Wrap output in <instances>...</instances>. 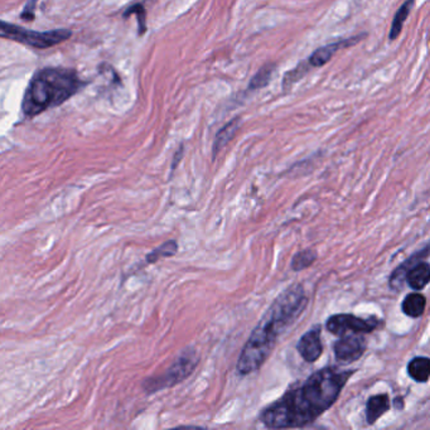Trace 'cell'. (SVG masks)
<instances>
[{
  "mask_svg": "<svg viewBox=\"0 0 430 430\" xmlns=\"http://www.w3.org/2000/svg\"><path fill=\"white\" fill-rule=\"evenodd\" d=\"M354 372L336 368L319 370L264 409L260 422L270 429L302 428L313 423L337 402Z\"/></svg>",
  "mask_w": 430,
  "mask_h": 430,
  "instance_id": "1",
  "label": "cell"
},
{
  "mask_svg": "<svg viewBox=\"0 0 430 430\" xmlns=\"http://www.w3.org/2000/svg\"><path fill=\"white\" fill-rule=\"evenodd\" d=\"M307 304L308 298L303 285H291L280 293L243 345L236 365L237 372L246 376L261 368L279 337L304 312Z\"/></svg>",
  "mask_w": 430,
  "mask_h": 430,
  "instance_id": "2",
  "label": "cell"
},
{
  "mask_svg": "<svg viewBox=\"0 0 430 430\" xmlns=\"http://www.w3.org/2000/svg\"><path fill=\"white\" fill-rule=\"evenodd\" d=\"M83 83L75 71L67 69H44L31 80L22 109L24 115L35 117L63 104L81 89Z\"/></svg>",
  "mask_w": 430,
  "mask_h": 430,
  "instance_id": "3",
  "label": "cell"
},
{
  "mask_svg": "<svg viewBox=\"0 0 430 430\" xmlns=\"http://www.w3.org/2000/svg\"><path fill=\"white\" fill-rule=\"evenodd\" d=\"M200 362V356L194 348H186L182 354L175 359L172 366L166 370V372L160 376L149 377L143 382V388L148 395L158 393L160 390L172 388L174 385L184 381L189 375L192 374L194 368H197Z\"/></svg>",
  "mask_w": 430,
  "mask_h": 430,
  "instance_id": "4",
  "label": "cell"
},
{
  "mask_svg": "<svg viewBox=\"0 0 430 430\" xmlns=\"http://www.w3.org/2000/svg\"><path fill=\"white\" fill-rule=\"evenodd\" d=\"M0 35L3 38L27 44L33 49H44L53 47L55 44L69 40L72 35V32L69 29L35 32V31H28L26 28L14 26V24H9L7 22H1Z\"/></svg>",
  "mask_w": 430,
  "mask_h": 430,
  "instance_id": "5",
  "label": "cell"
},
{
  "mask_svg": "<svg viewBox=\"0 0 430 430\" xmlns=\"http://www.w3.org/2000/svg\"><path fill=\"white\" fill-rule=\"evenodd\" d=\"M379 325H380V320L375 317L361 318L354 314L342 313V314H334L327 319L326 328L328 332L342 337L345 334H352V333L365 334V333L374 332Z\"/></svg>",
  "mask_w": 430,
  "mask_h": 430,
  "instance_id": "6",
  "label": "cell"
},
{
  "mask_svg": "<svg viewBox=\"0 0 430 430\" xmlns=\"http://www.w3.org/2000/svg\"><path fill=\"white\" fill-rule=\"evenodd\" d=\"M366 351V341L362 334L352 333L345 334L337 341L333 347V352L336 360L342 363H351L360 360L362 354Z\"/></svg>",
  "mask_w": 430,
  "mask_h": 430,
  "instance_id": "7",
  "label": "cell"
},
{
  "mask_svg": "<svg viewBox=\"0 0 430 430\" xmlns=\"http://www.w3.org/2000/svg\"><path fill=\"white\" fill-rule=\"evenodd\" d=\"M320 326L313 327L311 331L305 332L297 345L298 354L307 362H316L323 354V345L320 340Z\"/></svg>",
  "mask_w": 430,
  "mask_h": 430,
  "instance_id": "8",
  "label": "cell"
},
{
  "mask_svg": "<svg viewBox=\"0 0 430 430\" xmlns=\"http://www.w3.org/2000/svg\"><path fill=\"white\" fill-rule=\"evenodd\" d=\"M362 37H365V35H357V37H354V38L346 40V41L336 42V43H331V44L323 46V47H320V49H316V51L313 52L312 55H311L307 61L311 64V67H322V66H325V64L332 58L334 53H336L338 49H345V47H348V46H352L354 43H357V42L360 41Z\"/></svg>",
  "mask_w": 430,
  "mask_h": 430,
  "instance_id": "9",
  "label": "cell"
},
{
  "mask_svg": "<svg viewBox=\"0 0 430 430\" xmlns=\"http://www.w3.org/2000/svg\"><path fill=\"white\" fill-rule=\"evenodd\" d=\"M430 255V246L422 250L420 252H416L415 255L410 257L409 260H406L405 263H402L400 266H397L394 273L391 274L390 280H388V284L391 286V289L397 291V289H402V285L406 280V275L409 273L410 269L415 265V264L422 261V257H427Z\"/></svg>",
  "mask_w": 430,
  "mask_h": 430,
  "instance_id": "10",
  "label": "cell"
},
{
  "mask_svg": "<svg viewBox=\"0 0 430 430\" xmlns=\"http://www.w3.org/2000/svg\"><path fill=\"white\" fill-rule=\"evenodd\" d=\"M390 408V397L388 394H377L368 397L366 402V420L370 425L376 423Z\"/></svg>",
  "mask_w": 430,
  "mask_h": 430,
  "instance_id": "11",
  "label": "cell"
},
{
  "mask_svg": "<svg viewBox=\"0 0 430 430\" xmlns=\"http://www.w3.org/2000/svg\"><path fill=\"white\" fill-rule=\"evenodd\" d=\"M406 282L414 291L424 289L430 283V264L423 260L415 264L408 273Z\"/></svg>",
  "mask_w": 430,
  "mask_h": 430,
  "instance_id": "12",
  "label": "cell"
},
{
  "mask_svg": "<svg viewBox=\"0 0 430 430\" xmlns=\"http://www.w3.org/2000/svg\"><path fill=\"white\" fill-rule=\"evenodd\" d=\"M427 307V299L420 293H410L402 300V312L411 318H419L423 316Z\"/></svg>",
  "mask_w": 430,
  "mask_h": 430,
  "instance_id": "13",
  "label": "cell"
},
{
  "mask_svg": "<svg viewBox=\"0 0 430 430\" xmlns=\"http://www.w3.org/2000/svg\"><path fill=\"white\" fill-rule=\"evenodd\" d=\"M408 374L416 382L428 381L430 377V359L429 357H414L408 363Z\"/></svg>",
  "mask_w": 430,
  "mask_h": 430,
  "instance_id": "14",
  "label": "cell"
},
{
  "mask_svg": "<svg viewBox=\"0 0 430 430\" xmlns=\"http://www.w3.org/2000/svg\"><path fill=\"white\" fill-rule=\"evenodd\" d=\"M413 7H414V0H406L402 7L399 8V10L396 12L395 17H394L391 28H390V33H388L390 41H394L402 33V26L406 21V18L409 17L410 10Z\"/></svg>",
  "mask_w": 430,
  "mask_h": 430,
  "instance_id": "15",
  "label": "cell"
},
{
  "mask_svg": "<svg viewBox=\"0 0 430 430\" xmlns=\"http://www.w3.org/2000/svg\"><path fill=\"white\" fill-rule=\"evenodd\" d=\"M239 121H240V119H234L226 126H223L218 134L216 135L215 144H214V157H216L217 153L220 152L222 148L226 146L231 139L234 138L235 132H237V129L240 126Z\"/></svg>",
  "mask_w": 430,
  "mask_h": 430,
  "instance_id": "16",
  "label": "cell"
},
{
  "mask_svg": "<svg viewBox=\"0 0 430 430\" xmlns=\"http://www.w3.org/2000/svg\"><path fill=\"white\" fill-rule=\"evenodd\" d=\"M178 251V243L174 240H168L164 243H162L157 249L150 251L146 257V261L148 264H155L160 259L164 257H172Z\"/></svg>",
  "mask_w": 430,
  "mask_h": 430,
  "instance_id": "17",
  "label": "cell"
},
{
  "mask_svg": "<svg viewBox=\"0 0 430 430\" xmlns=\"http://www.w3.org/2000/svg\"><path fill=\"white\" fill-rule=\"evenodd\" d=\"M317 260V252L312 249L302 250L291 259V269L294 271L304 270Z\"/></svg>",
  "mask_w": 430,
  "mask_h": 430,
  "instance_id": "18",
  "label": "cell"
},
{
  "mask_svg": "<svg viewBox=\"0 0 430 430\" xmlns=\"http://www.w3.org/2000/svg\"><path fill=\"white\" fill-rule=\"evenodd\" d=\"M311 69H312V67H311V64L308 63V61H303V62L299 63L295 69H291V71H289V72L285 75L284 81H283L285 89H286V87H291L293 83H295L297 81H299L300 78H303Z\"/></svg>",
  "mask_w": 430,
  "mask_h": 430,
  "instance_id": "19",
  "label": "cell"
},
{
  "mask_svg": "<svg viewBox=\"0 0 430 430\" xmlns=\"http://www.w3.org/2000/svg\"><path fill=\"white\" fill-rule=\"evenodd\" d=\"M274 69H275V66L274 64H266V66H264L263 69H260L259 72H257L255 77L251 80V83H250V89H261L264 86H266L269 81H270L271 75H273V72H274Z\"/></svg>",
  "mask_w": 430,
  "mask_h": 430,
  "instance_id": "20",
  "label": "cell"
},
{
  "mask_svg": "<svg viewBox=\"0 0 430 430\" xmlns=\"http://www.w3.org/2000/svg\"><path fill=\"white\" fill-rule=\"evenodd\" d=\"M35 0H29L27 3V6L23 9V13H22V19H27V21H32L35 18Z\"/></svg>",
  "mask_w": 430,
  "mask_h": 430,
  "instance_id": "21",
  "label": "cell"
},
{
  "mask_svg": "<svg viewBox=\"0 0 430 430\" xmlns=\"http://www.w3.org/2000/svg\"><path fill=\"white\" fill-rule=\"evenodd\" d=\"M180 153H183V146H180V150L177 152V154H175V157H174L173 166H172V168H173V169H175V166H177V164H178V162H180Z\"/></svg>",
  "mask_w": 430,
  "mask_h": 430,
  "instance_id": "22",
  "label": "cell"
}]
</instances>
